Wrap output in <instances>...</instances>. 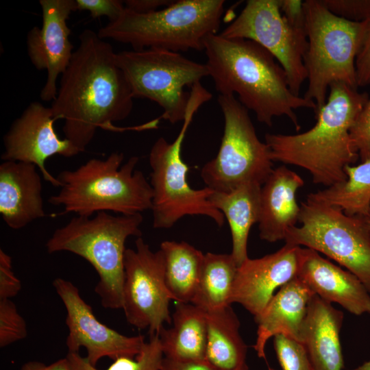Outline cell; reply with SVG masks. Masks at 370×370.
<instances>
[{"instance_id": "obj_5", "label": "cell", "mask_w": 370, "mask_h": 370, "mask_svg": "<svg viewBox=\"0 0 370 370\" xmlns=\"http://www.w3.org/2000/svg\"><path fill=\"white\" fill-rule=\"evenodd\" d=\"M143 220L141 213L77 215L53 232L46 243L47 251H69L87 260L99 277L95 291L102 306L122 308L125 244L130 236H141Z\"/></svg>"}, {"instance_id": "obj_19", "label": "cell", "mask_w": 370, "mask_h": 370, "mask_svg": "<svg viewBox=\"0 0 370 370\" xmlns=\"http://www.w3.org/2000/svg\"><path fill=\"white\" fill-rule=\"evenodd\" d=\"M36 168L17 161L0 165V214L13 230L45 217L42 179Z\"/></svg>"}, {"instance_id": "obj_8", "label": "cell", "mask_w": 370, "mask_h": 370, "mask_svg": "<svg viewBox=\"0 0 370 370\" xmlns=\"http://www.w3.org/2000/svg\"><path fill=\"white\" fill-rule=\"evenodd\" d=\"M308 48L304 56L308 86L304 97L314 101L317 111L325 103L334 82L357 89L356 58L367 20L352 22L328 10L321 0L303 1Z\"/></svg>"}, {"instance_id": "obj_1", "label": "cell", "mask_w": 370, "mask_h": 370, "mask_svg": "<svg viewBox=\"0 0 370 370\" xmlns=\"http://www.w3.org/2000/svg\"><path fill=\"white\" fill-rule=\"evenodd\" d=\"M79 41L51 106L56 121H64V138L83 152L98 129H157L159 118L131 127L112 124L125 119L132 110L134 97L130 86L109 42L89 29L80 34Z\"/></svg>"}, {"instance_id": "obj_23", "label": "cell", "mask_w": 370, "mask_h": 370, "mask_svg": "<svg viewBox=\"0 0 370 370\" xmlns=\"http://www.w3.org/2000/svg\"><path fill=\"white\" fill-rule=\"evenodd\" d=\"M261 187L249 182L229 192L213 191L209 197L210 203L228 221L232 241L231 254L238 267L249 258L248 236L252 225L259 221Z\"/></svg>"}, {"instance_id": "obj_6", "label": "cell", "mask_w": 370, "mask_h": 370, "mask_svg": "<svg viewBox=\"0 0 370 370\" xmlns=\"http://www.w3.org/2000/svg\"><path fill=\"white\" fill-rule=\"evenodd\" d=\"M223 0H178L158 10L140 14L127 9L97 32L101 39L174 52L203 51L206 39L217 34Z\"/></svg>"}, {"instance_id": "obj_32", "label": "cell", "mask_w": 370, "mask_h": 370, "mask_svg": "<svg viewBox=\"0 0 370 370\" xmlns=\"http://www.w3.org/2000/svg\"><path fill=\"white\" fill-rule=\"evenodd\" d=\"M325 7L338 17L360 23L370 18V0H321Z\"/></svg>"}, {"instance_id": "obj_39", "label": "cell", "mask_w": 370, "mask_h": 370, "mask_svg": "<svg viewBox=\"0 0 370 370\" xmlns=\"http://www.w3.org/2000/svg\"><path fill=\"white\" fill-rule=\"evenodd\" d=\"M21 370H71V369L65 357L49 365L38 361H29L21 367Z\"/></svg>"}, {"instance_id": "obj_17", "label": "cell", "mask_w": 370, "mask_h": 370, "mask_svg": "<svg viewBox=\"0 0 370 370\" xmlns=\"http://www.w3.org/2000/svg\"><path fill=\"white\" fill-rule=\"evenodd\" d=\"M301 247L287 243L262 258H248L237 269L230 303L241 304L254 317L272 299L275 290L297 276Z\"/></svg>"}, {"instance_id": "obj_10", "label": "cell", "mask_w": 370, "mask_h": 370, "mask_svg": "<svg viewBox=\"0 0 370 370\" xmlns=\"http://www.w3.org/2000/svg\"><path fill=\"white\" fill-rule=\"evenodd\" d=\"M134 98H146L162 110L161 119L171 124L183 121L192 87L209 76L205 64L193 61L180 53L162 49L124 50L116 52Z\"/></svg>"}, {"instance_id": "obj_14", "label": "cell", "mask_w": 370, "mask_h": 370, "mask_svg": "<svg viewBox=\"0 0 370 370\" xmlns=\"http://www.w3.org/2000/svg\"><path fill=\"white\" fill-rule=\"evenodd\" d=\"M53 286L66 310L69 352L78 353L81 347L86 348V358L94 367L104 357L113 360L120 357L134 358L140 352L145 343L143 335L127 336L100 322L71 282L58 278Z\"/></svg>"}, {"instance_id": "obj_29", "label": "cell", "mask_w": 370, "mask_h": 370, "mask_svg": "<svg viewBox=\"0 0 370 370\" xmlns=\"http://www.w3.org/2000/svg\"><path fill=\"white\" fill-rule=\"evenodd\" d=\"M164 354L159 335L150 336L135 359L120 357L104 370H160ZM71 370H99L79 353L69 352L66 356Z\"/></svg>"}, {"instance_id": "obj_34", "label": "cell", "mask_w": 370, "mask_h": 370, "mask_svg": "<svg viewBox=\"0 0 370 370\" xmlns=\"http://www.w3.org/2000/svg\"><path fill=\"white\" fill-rule=\"evenodd\" d=\"M77 10H86L94 18L106 16L116 21L125 10L124 1L119 0H75Z\"/></svg>"}, {"instance_id": "obj_31", "label": "cell", "mask_w": 370, "mask_h": 370, "mask_svg": "<svg viewBox=\"0 0 370 370\" xmlns=\"http://www.w3.org/2000/svg\"><path fill=\"white\" fill-rule=\"evenodd\" d=\"M27 334L23 317L10 299H0V347L23 340Z\"/></svg>"}, {"instance_id": "obj_28", "label": "cell", "mask_w": 370, "mask_h": 370, "mask_svg": "<svg viewBox=\"0 0 370 370\" xmlns=\"http://www.w3.org/2000/svg\"><path fill=\"white\" fill-rule=\"evenodd\" d=\"M232 255L207 253L191 304L206 312L216 310L230 303L238 269Z\"/></svg>"}, {"instance_id": "obj_3", "label": "cell", "mask_w": 370, "mask_h": 370, "mask_svg": "<svg viewBox=\"0 0 370 370\" xmlns=\"http://www.w3.org/2000/svg\"><path fill=\"white\" fill-rule=\"evenodd\" d=\"M325 103L315 114L317 122L297 134H266L273 161L307 170L313 183L330 186L345 181V168L359 156L349 130L369 99L343 82H334Z\"/></svg>"}, {"instance_id": "obj_13", "label": "cell", "mask_w": 370, "mask_h": 370, "mask_svg": "<svg viewBox=\"0 0 370 370\" xmlns=\"http://www.w3.org/2000/svg\"><path fill=\"white\" fill-rule=\"evenodd\" d=\"M136 249H126L123 307L127 322L139 330L148 329L149 336L159 335L163 325L171 323L169 302L173 299L165 280L162 250H151L141 237Z\"/></svg>"}, {"instance_id": "obj_7", "label": "cell", "mask_w": 370, "mask_h": 370, "mask_svg": "<svg viewBox=\"0 0 370 370\" xmlns=\"http://www.w3.org/2000/svg\"><path fill=\"white\" fill-rule=\"evenodd\" d=\"M212 97L201 82L193 85L182 126L174 141L169 143L160 137L151 147L149 155L153 189L151 210L156 229H169L186 215L207 216L219 227L224 224V215L209 200L214 190L207 186L201 189L190 186L186 177L188 166L181 155L182 143L194 115Z\"/></svg>"}, {"instance_id": "obj_36", "label": "cell", "mask_w": 370, "mask_h": 370, "mask_svg": "<svg viewBox=\"0 0 370 370\" xmlns=\"http://www.w3.org/2000/svg\"><path fill=\"white\" fill-rule=\"evenodd\" d=\"M355 65L357 86H365L370 84V18L367 20L365 36L356 58Z\"/></svg>"}, {"instance_id": "obj_30", "label": "cell", "mask_w": 370, "mask_h": 370, "mask_svg": "<svg viewBox=\"0 0 370 370\" xmlns=\"http://www.w3.org/2000/svg\"><path fill=\"white\" fill-rule=\"evenodd\" d=\"M273 338L274 349L283 370H313L302 343L284 334Z\"/></svg>"}, {"instance_id": "obj_35", "label": "cell", "mask_w": 370, "mask_h": 370, "mask_svg": "<svg viewBox=\"0 0 370 370\" xmlns=\"http://www.w3.org/2000/svg\"><path fill=\"white\" fill-rule=\"evenodd\" d=\"M21 282L12 271V258L0 249V299H10L18 295Z\"/></svg>"}, {"instance_id": "obj_26", "label": "cell", "mask_w": 370, "mask_h": 370, "mask_svg": "<svg viewBox=\"0 0 370 370\" xmlns=\"http://www.w3.org/2000/svg\"><path fill=\"white\" fill-rule=\"evenodd\" d=\"M160 249L164 258L166 284L173 300L190 303L200 277L204 254L184 241H163Z\"/></svg>"}, {"instance_id": "obj_4", "label": "cell", "mask_w": 370, "mask_h": 370, "mask_svg": "<svg viewBox=\"0 0 370 370\" xmlns=\"http://www.w3.org/2000/svg\"><path fill=\"white\" fill-rule=\"evenodd\" d=\"M122 152L104 160L92 158L75 170L60 173V191L49 202L62 206L64 213L92 217L99 212L134 214L151 210L153 189L143 173L135 168L138 156L123 165Z\"/></svg>"}, {"instance_id": "obj_21", "label": "cell", "mask_w": 370, "mask_h": 370, "mask_svg": "<svg viewBox=\"0 0 370 370\" xmlns=\"http://www.w3.org/2000/svg\"><path fill=\"white\" fill-rule=\"evenodd\" d=\"M314 295L310 288L295 276L282 286L262 312L254 317L258 330L254 348L259 358H265L267 342L275 335L284 334L301 342L308 305Z\"/></svg>"}, {"instance_id": "obj_42", "label": "cell", "mask_w": 370, "mask_h": 370, "mask_svg": "<svg viewBox=\"0 0 370 370\" xmlns=\"http://www.w3.org/2000/svg\"><path fill=\"white\" fill-rule=\"evenodd\" d=\"M367 219L368 224H369V230H370V209H369V214H368V215L367 216Z\"/></svg>"}, {"instance_id": "obj_20", "label": "cell", "mask_w": 370, "mask_h": 370, "mask_svg": "<svg viewBox=\"0 0 370 370\" xmlns=\"http://www.w3.org/2000/svg\"><path fill=\"white\" fill-rule=\"evenodd\" d=\"M304 184L302 178L284 165L273 169L260 190L258 223L262 240H284L287 231L295 226L301 211L297 192Z\"/></svg>"}, {"instance_id": "obj_41", "label": "cell", "mask_w": 370, "mask_h": 370, "mask_svg": "<svg viewBox=\"0 0 370 370\" xmlns=\"http://www.w3.org/2000/svg\"><path fill=\"white\" fill-rule=\"evenodd\" d=\"M234 370H249V368H248V366L247 365V364L244 365L243 366L236 369H234Z\"/></svg>"}, {"instance_id": "obj_22", "label": "cell", "mask_w": 370, "mask_h": 370, "mask_svg": "<svg viewBox=\"0 0 370 370\" xmlns=\"http://www.w3.org/2000/svg\"><path fill=\"white\" fill-rule=\"evenodd\" d=\"M343 313L332 304L314 295L309 301L301 332L313 370H342L340 341Z\"/></svg>"}, {"instance_id": "obj_24", "label": "cell", "mask_w": 370, "mask_h": 370, "mask_svg": "<svg viewBox=\"0 0 370 370\" xmlns=\"http://www.w3.org/2000/svg\"><path fill=\"white\" fill-rule=\"evenodd\" d=\"M173 325L159 338L164 356L180 360H204L207 347L206 313L191 303L177 302Z\"/></svg>"}, {"instance_id": "obj_9", "label": "cell", "mask_w": 370, "mask_h": 370, "mask_svg": "<svg viewBox=\"0 0 370 370\" xmlns=\"http://www.w3.org/2000/svg\"><path fill=\"white\" fill-rule=\"evenodd\" d=\"M219 34L251 40L264 47L286 71L290 90L299 95L307 79L304 56L308 44L303 1L248 0L239 15Z\"/></svg>"}, {"instance_id": "obj_37", "label": "cell", "mask_w": 370, "mask_h": 370, "mask_svg": "<svg viewBox=\"0 0 370 370\" xmlns=\"http://www.w3.org/2000/svg\"><path fill=\"white\" fill-rule=\"evenodd\" d=\"M160 370H216L206 360H180L164 356Z\"/></svg>"}, {"instance_id": "obj_38", "label": "cell", "mask_w": 370, "mask_h": 370, "mask_svg": "<svg viewBox=\"0 0 370 370\" xmlns=\"http://www.w3.org/2000/svg\"><path fill=\"white\" fill-rule=\"evenodd\" d=\"M173 1L170 0H127L124 1V5L130 10L145 14L169 6Z\"/></svg>"}, {"instance_id": "obj_43", "label": "cell", "mask_w": 370, "mask_h": 370, "mask_svg": "<svg viewBox=\"0 0 370 370\" xmlns=\"http://www.w3.org/2000/svg\"><path fill=\"white\" fill-rule=\"evenodd\" d=\"M269 370H274V369H270V368H269Z\"/></svg>"}, {"instance_id": "obj_12", "label": "cell", "mask_w": 370, "mask_h": 370, "mask_svg": "<svg viewBox=\"0 0 370 370\" xmlns=\"http://www.w3.org/2000/svg\"><path fill=\"white\" fill-rule=\"evenodd\" d=\"M300 226L289 229L285 243L306 246L355 275L370 293V230L367 217L350 216L332 206L301 203Z\"/></svg>"}, {"instance_id": "obj_11", "label": "cell", "mask_w": 370, "mask_h": 370, "mask_svg": "<svg viewBox=\"0 0 370 370\" xmlns=\"http://www.w3.org/2000/svg\"><path fill=\"white\" fill-rule=\"evenodd\" d=\"M224 130L219 151L200 171L206 186L229 192L249 182L262 186L273 170L269 147L258 137L248 110L234 95H219Z\"/></svg>"}, {"instance_id": "obj_2", "label": "cell", "mask_w": 370, "mask_h": 370, "mask_svg": "<svg viewBox=\"0 0 370 370\" xmlns=\"http://www.w3.org/2000/svg\"><path fill=\"white\" fill-rule=\"evenodd\" d=\"M204 51L217 91L222 95L237 94L259 122L271 127L273 118L286 116L298 132L301 127L295 110L306 108L316 112V103L290 90L283 67L256 42L212 34L205 40Z\"/></svg>"}, {"instance_id": "obj_18", "label": "cell", "mask_w": 370, "mask_h": 370, "mask_svg": "<svg viewBox=\"0 0 370 370\" xmlns=\"http://www.w3.org/2000/svg\"><path fill=\"white\" fill-rule=\"evenodd\" d=\"M297 276L323 300L355 315L370 314V293L361 281L310 248H300Z\"/></svg>"}, {"instance_id": "obj_33", "label": "cell", "mask_w": 370, "mask_h": 370, "mask_svg": "<svg viewBox=\"0 0 370 370\" xmlns=\"http://www.w3.org/2000/svg\"><path fill=\"white\" fill-rule=\"evenodd\" d=\"M349 134L362 162L370 160V99L353 123Z\"/></svg>"}, {"instance_id": "obj_40", "label": "cell", "mask_w": 370, "mask_h": 370, "mask_svg": "<svg viewBox=\"0 0 370 370\" xmlns=\"http://www.w3.org/2000/svg\"><path fill=\"white\" fill-rule=\"evenodd\" d=\"M352 370H370V360Z\"/></svg>"}, {"instance_id": "obj_15", "label": "cell", "mask_w": 370, "mask_h": 370, "mask_svg": "<svg viewBox=\"0 0 370 370\" xmlns=\"http://www.w3.org/2000/svg\"><path fill=\"white\" fill-rule=\"evenodd\" d=\"M55 121L51 107L32 102L5 134L1 158L32 164L38 168L45 181L60 187L58 178L47 169L46 160L54 155L71 158L81 152L70 140L58 136Z\"/></svg>"}, {"instance_id": "obj_27", "label": "cell", "mask_w": 370, "mask_h": 370, "mask_svg": "<svg viewBox=\"0 0 370 370\" xmlns=\"http://www.w3.org/2000/svg\"><path fill=\"white\" fill-rule=\"evenodd\" d=\"M347 179L308 195L307 200L332 206L350 216L367 217L370 209V160L345 168Z\"/></svg>"}, {"instance_id": "obj_16", "label": "cell", "mask_w": 370, "mask_h": 370, "mask_svg": "<svg viewBox=\"0 0 370 370\" xmlns=\"http://www.w3.org/2000/svg\"><path fill=\"white\" fill-rule=\"evenodd\" d=\"M42 27L34 26L27 36L29 58L39 71H47L40 97L53 101L57 95L58 77L66 71L73 55L67 21L77 10L75 0H40Z\"/></svg>"}, {"instance_id": "obj_25", "label": "cell", "mask_w": 370, "mask_h": 370, "mask_svg": "<svg viewBox=\"0 0 370 370\" xmlns=\"http://www.w3.org/2000/svg\"><path fill=\"white\" fill-rule=\"evenodd\" d=\"M206 313V360L216 370H234L246 364L247 345L231 305Z\"/></svg>"}]
</instances>
